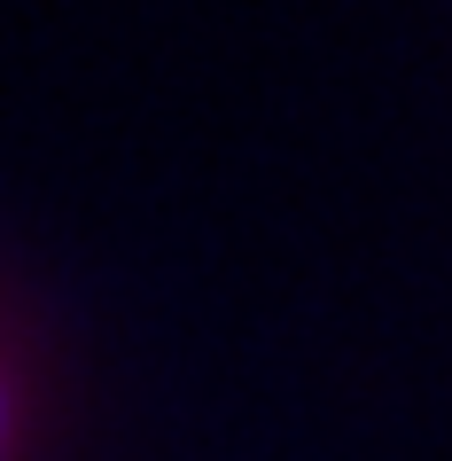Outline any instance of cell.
Masks as SVG:
<instances>
[{"label":"cell","mask_w":452,"mask_h":461,"mask_svg":"<svg viewBox=\"0 0 452 461\" xmlns=\"http://www.w3.org/2000/svg\"><path fill=\"white\" fill-rule=\"evenodd\" d=\"M0 438H8V399H0Z\"/></svg>","instance_id":"6da1fadb"}]
</instances>
